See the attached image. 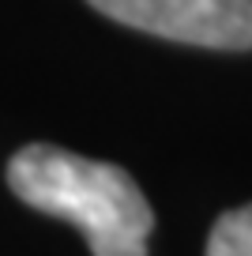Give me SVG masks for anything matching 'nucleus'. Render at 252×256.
<instances>
[{
	"mask_svg": "<svg viewBox=\"0 0 252 256\" xmlns=\"http://www.w3.org/2000/svg\"><path fill=\"white\" fill-rule=\"evenodd\" d=\"M8 188L42 215L83 230L94 256H147L154 211L132 174L53 144H26L8 162Z\"/></svg>",
	"mask_w": 252,
	"mask_h": 256,
	"instance_id": "1",
	"label": "nucleus"
},
{
	"mask_svg": "<svg viewBox=\"0 0 252 256\" xmlns=\"http://www.w3.org/2000/svg\"><path fill=\"white\" fill-rule=\"evenodd\" d=\"M204 256H252V204L218 215Z\"/></svg>",
	"mask_w": 252,
	"mask_h": 256,
	"instance_id": "3",
	"label": "nucleus"
},
{
	"mask_svg": "<svg viewBox=\"0 0 252 256\" xmlns=\"http://www.w3.org/2000/svg\"><path fill=\"white\" fill-rule=\"evenodd\" d=\"M106 19L166 42L222 53L252 49V0H87Z\"/></svg>",
	"mask_w": 252,
	"mask_h": 256,
	"instance_id": "2",
	"label": "nucleus"
}]
</instances>
